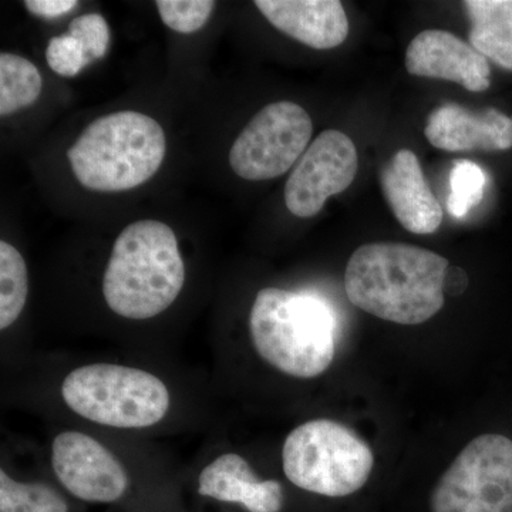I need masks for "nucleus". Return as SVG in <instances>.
Returning a JSON list of instances; mask_svg holds the SVG:
<instances>
[{"label": "nucleus", "instance_id": "ddd939ff", "mask_svg": "<svg viewBox=\"0 0 512 512\" xmlns=\"http://www.w3.org/2000/svg\"><path fill=\"white\" fill-rule=\"evenodd\" d=\"M380 184L387 204L404 229L417 235L433 234L443 221L440 202L424 177L419 158L400 150L380 171Z\"/></svg>", "mask_w": 512, "mask_h": 512}, {"label": "nucleus", "instance_id": "dca6fc26", "mask_svg": "<svg viewBox=\"0 0 512 512\" xmlns=\"http://www.w3.org/2000/svg\"><path fill=\"white\" fill-rule=\"evenodd\" d=\"M42 89V74L35 64L13 53L0 55V116L32 106Z\"/></svg>", "mask_w": 512, "mask_h": 512}, {"label": "nucleus", "instance_id": "a211bd4d", "mask_svg": "<svg viewBox=\"0 0 512 512\" xmlns=\"http://www.w3.org/2000/svg\"><path fill=\"white\" fill-rule=\"evenodd\" d=\"M0 512H69V505L50 485L22 483L0 470Z\"/></svg>", "mask_w": 512, "mask_h": 512}, {"label": "nucleus", "instance_id": "aec40b11", "mask_svg": "<svg viewBox=\"0 0 512 512\" xmlns=\"http://www.w3.org/2000/svg\"><path fill=\"white\" fill-rule=\"evenodd\" d=\"M164 25L183 35L198 32L210 20L215 9L212 0H157Z\"/></svg>", "mask_w": 512, "mask_h": 512}, {"label": "nucleus", "instance_id": "9d476101", "mask_svg": "<svg viewBox=\"0 0 512 512\" xmlns=\"http://www.w3.org/2000/svg\"><path fill=\"white\" fill-rule=\"evenodd\" d=\"M52 467L60 484L87 503H114L128 488L126 470L116 456L80 431H63L53 440Z\"/></svg>", "mask_w": 512, "mask_h": 512}, {"label": "nucleus", "instance_id": "39448f33", "mask_svg": "<svg viewBox=\"0 0 512 512\" xmlns=\"http://www.w3.org/2000/svg\"><path fill=\"white\" fill-rule=\"evenodd\" d=\"M62 397L83 419L114 429H147L167 416L171 397L163 380L147 370L93 363L72 370Z\"/></svg>", "mask_w": 512, "mask_h": 512}, {"label": "nucleus", "instance_id": "393cba45", "mask_svg": "<svg viewBox=\"0 0 512 512\" xmlns=\"http://www.w3.org/2000/svg\"><path fill=\"white\" fill-rule=\"evenodd\" d=\"M23 5L32 15L39 16V18L55 19L69 13L79 5V2L76 0H26Z\"/></svg>", "mask_w": 512, "mask_h": 512}, {"label": "nucleus", "instance_id": "5701e85b", "mask_svg": "<svg viewBox=\"0 0 512 512\" xmlns=\"http://www.w3.org/2000/svg\"><path fill=\"white\" fill-rule=\"evenodd\" d=\"M470 45L485 59H491L498 66L512 70V43L504 42L480 30L471 29Z\"/></svg>", "mask_w": 512, "mask_h": 512}, {"label": "nucleus", "instance_id": "2eb2a0df", "mask_svg": "<svg viewBox=\"0 0 512 512\" xmlns=\"http://www.w3.org/2000/svg\"><path fill=\"white\" fill-rule=\"evenodd\" d=\"M198 494L221 503L239 504L248 512H281L284 490L276 480H259L244 457L221 454L198 477Z\"/></svg>", "mask_w": 512, "mask_h": 512}, {"label": "nucleus", "instance_id": "9b49d317", "mask_svg": "<svg viewBox=\"0 0 512 512\" xmlns=\"http://www.w3.org/2000/svg\"><path fill=\"white\" fill-rule=\"evenodd\" d=\"M406 69L413 76L458 83L468 92L490 87L488 60L447 30H424L414 37L407 47Z\"/></svg>", "mask_w": 512, "mask_h": 512}, {"label": "nucleus", "instance_id": "20e7f679", "mask_svg": "<svg viewBox=\"0 0 512 512\" xmlns=\"http://www.w3.org/2000/svg\"><path fill=\"white\" fill-rule=\"evenodd\" d=\"M167 140L157 120L124 110L92 121L67 151L74 177L87 190L120 192L160 170Z\"/></svg>", "mask_w": 512, "mask_h": 512}, {"label": "nucleus", "instance_id": "4be33fe9", "mask_svg": "<svg viewBox=\"0 0 512 512\" xmlns=\"http://www.w3.org/2000/svg\"><path fill=\"white\" fill-rule=\"evenodd\" d=\"M69 33L82 43L90 63L106 56L110 46L109 23L99 13H87L70 22Z\"/></svg>", "mask_w": 512, "mask_h": 512}, {"label": "nucleus", "instance_id": "6e6552de", "mask_svg": "<svg viewBox=\"0 0 512 512\" xmlns=\"http://www.w3.org/2000/svg\"><path fill=\"white\" fill-rule=\"evenodd\" d=\"M312 133L308 111L292 101H276L241 131L229 151V164L244 180L281 177L301 160Z\"/></svg>", "mask_w": 512, "mask_h": 512}, {"label": "nucleus", "instance_id": "b1692460", "mask_svg": "<svg viewBox=\"0 0 512 512\" xmlns=\"http://www.w3.org/2000/svg\"><path fill=\"white\" fill-rule=\"evenodd\" d=\"M464 8L473 25L512 19V0H467Z\"/></svg>", "mask_w": 512, "mask_h": 512}, {"label": "nucleus", "instance_id": "4468645a", "mask_svg": "<svg viewBox=\"0 0 512 512\" xmlns=\"http://www.w3.org/2000/svg\"><path fill=\"white\" fill-rule=\"evenodd\" d=\"M255 6L272 26L312 49H335L349 35L339 0H256Z\"/></svg>", "mask_w": 512, "mask_h": 512}, {"label": "nucleus", "instance_id": "f03ea898", "mask_svg": "<svg viewBox=\"0 0 512 512\" xmlns=\"http://www.w3.org/2000/svg\"><path fill=\"white\" fill-rule=\"evenodd\" d=\"M185 284V264L177 235L161 221L143 220L120 232L103 278L107 306L131 320L167 311Z\"/></svg>", "mask_w": 512, "mask_h": 512}, {"label": "nucleus", "instance_id": "f3484780", "mask_svg": "<svg viewBox=\"0 0 512 512\" xmlns=\"http://www.w3.org/2000/svg\"><path fill=\"white\" fill-rule=\"evenodd\" d=\"M29 295L28 266L22 254L9 242H0V329L19 319Z\"/></svg>", "mask_w": 512, "mask_h": 512}, {"label": "nucleus", "instance_id": "a878e982", "mask_svg": "<svg viewBox=\"0 0 512 512\" xmlns=\"http://www.w3.org/2000/svg\"><path fill=\"white\" fill-rule=\"evenodd\" d=\"M468 285V276L466 272L457 266L448 268L446 279H444V293L448 292L450 295H460L466 291Z\"/></svg>", "mask_w": 512, "mask_h": 512}, {"label": "nucleus", "instance_id": "423d86ee", "mask_svg": "<svg viewBox=\"0 0 512 512\" xmlns=\"http://www.w3.org/2000/svg\"><path fill=\"white\" fill-rule=\"evenodd\" d=\"M372 450L359 436L328 419L306 421L282 448L286 478L308 493L343 498L362 490L373 470Z\"/></svg>", "mask_w": 512, "mask_h": 512}, {"label": "nucleus", "instance_id": "6ab92c4d", "mask_svg": "<svg viewBox=\"0 0 512 512\" xmlns=\"http://www.w3.org/2000/svg\"><path fill=\"white\" fill-rule=\"evenodd\" d=\"M487 175L473 161L458 160L450 173V195L447 207L456 218H464L484 198Z\"/></svg>", "mask_w": 512, "mask_h": 512}, {"label": "nucleus", "instance_id": "1a4fd4ad", "mask_svg": "<svg viewBox=\"0 0 512 512\" xmlns=\"http://www.w3.org/2000/svg\"><path fill=\"white\" fill-rule=\"evenodd\" d=\"M359 170L355 143L326 130L306 148L285 185V204L298 218L315 217L332 195L348 190Z\"/></svg>", "mask_w": 512, "mask_h": 512}, {"label": "nucleus", "instance_id": "7ed1b4c3", "mask_svg": "<svg viewBox=\"0 0 512 512\" xmlns=\"http://www.w3.org/2000/svg\"><path fill=\"white\" fill-rule=\"evenodd\" d=\"M335 313L309 293L265 288L256 295L249 332L268 365L296 379L325 373L336 353Z\"/></svg>", "mask_w": 512, "mask_h": 512}, {"label": "nucleus", "instance_id": "f257e3e1", "mask_svg": "<svg viewBox=\"0 0 512 512\" xmlns=\"http://www.w3.org/2000/svg\"><path fill=\"white\" fill-rule=\"evenodd\" d=\"M444 256L399 242H375L353 252L345 274L349 301L399 325H420L444 306Z\"/></svg>", "mask_w": 512, "mask_h": 512}, {"label": "nucleus", "instance_id": "0eeeda50", "mask_svg": "<svg viewBox=\"0 0 512 512\" xmlns=\"http://www.w3.org/2000/svg\"><path fill=\"white\" fill-rule=\"evenodd\" d=\"M430 511L512 512V440L470 441L431 491Z\"/></svg>", "mask_w": 512, "mask_h": 512}, {"label": "nucleus", "instance_id": "f8f14e48", "mask_svg": "<svg viewBox=\"0 0 512 512\" xmlns=\"http://www.w3.org/2000/svg\"><path fill=\"white\" fill-rule=\"evenodd\" d=\"M424 134L431 146L451 153L505 151L512 148V119L497 109L473 113L444 104L431 111Z\"/></svg>", "mask_w": 512, "mask_h": 512}, {"label": "nucleus", "instance_id": "412c9836", "mask_svg": "<svg viewBox=\"0 0 512 512\" xmlns=\"http://www.w3.org/2000/svg\"><path fill=\"white\" fill-rule=\"evenodd\" d=\"M46 59L50 69L63 77L77 76L87 64H90L82 43L69 32L50 39Z\"/></svg>", "mask_w": 512, "mask_h": 512}]
</instances>
